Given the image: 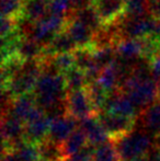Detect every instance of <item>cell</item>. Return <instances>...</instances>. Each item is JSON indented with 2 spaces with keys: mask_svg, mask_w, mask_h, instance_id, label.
<instances>
[{
  "mask_svg": "<svg viewBox=\"0 0 160 161\" xmlns=\"http://www.w3.org/2000/svg\"><path fill=\"white\" fill-rule=\"evenodd\" d=\"M66 108L67 114L79 122L87 117L97 115L86 89L68 92L66 99Z\"/></svg>",
  "mask_w": 160,
  "mask_h": 161,
  "instance_id": "obj_5",
  "label": "cell"
},
{
  "mask_svg": "<svg viewBox=\"0 0 160 161\" xmlns=\"http://www.w3.org/2000/svg\"><path fill=\"white\" fill-rule=\"evenodd\" d=\"M1 135L3 139V150H11L25 140V124L12 114L3 111L1 117Z\"/></svg>",
  "mask_w": 160,
  "mask_h": 161,
  "instance_id": "obj_4",
  "label": "cell"
},
{
  "mask_svg": "<svg viewBox=\"0 0 160 161\" xmlns=\"http://www.w3.org/2000/svg\"><path fill=\"white\" fill-rule=\"evenodd\" d=\"M157 32L160 34V19L157 20Z\"/></svg>",
  "mask_w": 160,
  "mask_h": 161,
  "instance_id": "obj_35",
  "label": "cell"
},
{
  "mask_svg": "<svg viewBox=\"0 0 160 161\" xmlns=\"http://www.w3.org/2000/svg\"><path fill=\"white\" fill-rule=\"evenodd\" d=\"M65 81H66V88L67 91H77V90L86 89L88 85L87 78H86V75L80 68L74 67L69 70L68 72L64 75Z\"/></svg>",
  "mask_w": 160,
  "mask_h": 161,
  "instance_id": "obj_23",
  "label": "cell"
},
{
  "mask_svg": "<svg viewBox=\"0 0 160 161\" xmlns=\"http://www.w3.org/2000/svg\"><path fill=\"white\" fill-rule=\"evenodd\" d=\"M88 145L89 144H88L87 137L83 134V131L78 127L63 144V150H64L66 160L68 158L73 157L76 153H78L82 149H85Z\"/></svg>",
  "mask_w": 160,
  "mask_h": 161,
  "instance_id": "obj_17",
  "label": "cell"
},
{
  "mask_svg": "<svg viewBox=\"0 0 160 161\" xmlns=\"http://www.w3.org/2000/svg\"><path fill=\"white\" fill-rule=\"evenodd\" d=\"M43 48L44 46L31 40L28 36H24L18 47L17 55L24 62L39 59L43 56Z\"/></svg>",
  "mask_w": 160,
  "mask_h": 161,
  "instance_id": "obj_18",
  "label": "cell"
},
{
  "mask_svg": "<svg viewBox=\"0 0 160 161\" xmlns=\"http://www.w3.org/2000/svg\"><path fill=\"white\" fill-rule=\"evenodd\" d=\"M65 32L71 37V40L75 42L77 48L81 47H91L92 36L93 31L90 30L87 25L74 18L70 14L67 17L66 25H65Z\"/></svg>",
  "mask_w": 160,
  "mask_h": 161,
  "instance_id": "obj_13",
  "label": "cell"
},
{
  "mask_svg": "<svg viewBox=\"0 0 160 161\" xmlns=\"http://www.w3.org/2000/svg\"><path fill=\"white\" fill-rule=\"evenodd\" d=\"M92 1L93 0H70V3L74 7V10H76V9H80L83 8V7L90 6Z\"/></svg>",
  "mask_w": 160,
  "mask_h": 161,
  "instance_id": "obj_32",
  "label": "cell"
},
{
  "mask_svg": "<svg viewBox=\"0 0 160 161\" xmlns=\"http://www.w3.org/2000/svg\"><path fill=\"white\" fill-rule=\"evenodd\" d=\"M146 1L147 0H125L126 15L127 17H143L146 15Z\"/></svg>",
  "mask_w": 160,
  "mask_h": 161,
  "instance_id": "obj_28",
  "label": "cell"
},
{
  "mask_svg": "<svg viewBox=\"0 0 160 161\" xmlns=\"http://www.w3.org/2000/svg\"><path fill=\"white\" fill-rule=\"evenodd\" d=\"M96 147H92L88 145L85 149H82L78 153L74 155L73 157L68 158L66 161H92V156H93V151Z\"/></svg>",
  "mask_w": 160,
  "mask_h": 161,
  "instance_id": "obj_29",
  "label": "cell"
},
{
  "mask_svg": "<svg viewBox=\"0 0 160 161\" xmlns=\"http://www.w3.org/2000/svg\"><path fill=\"white\" fill-rule=\"evenodd\" d=\"M92 161H121V158L114 146V142L110 139L94 148Z\"/></svg>",
  "mask_w": 160,
  "mask_h": 161,
  "instance_id": "obj_24",
  "label": "cell"
},
{
  "mask_svg": "<svg viewBox=\"0 0 160 161\" xmlns=\"http://www.w3.org/2000/svg\"><path fill=\"white\" fill-rule=\"evenodd\" d=\"M116 56L121 59L135 62L143 55V40L125 38L122 40L115 48Z\"/></svg>",
  "mask_w": 160,
  "mask_h": 161,
  "instance_id": "obj_15",
  "label": "cell"
},
{
  "mask_svg": "<svg viewBox=\"0 0 160 161\" xmlns=\"http://www.w3.org/2000/svg\"><path fill=\"white\" fill-rule=\"evenodd\" d=\"M111 140L114 142L121 161H130L146 157L155 148L156 138L144 129L135 126L128 134Z\"/></svg>",
  "mask_w": 160,
  "mask_h": 161,
  "instance_id": "obj_1",
  "label": "cell"
},
{
  "mask_svg": "<svg viewBox=\"0 0 160 161\" xmlns=\"http://www.w3.org/2000/svg\"><path fill=\"white\" fill-rule=\"evenodd\" d=\"M45 63L47 66L53 68L57 72L62 75H65L68 72L71 68L76 66L75 57L73 53H64V54H57L53 57L45 58Z\"/></svg>",
  "mask_w": 160,
  "mask_h": 161,
  "instance_id": "obj_22",
  "label": "cell"
},
{
  "mask_svg": "<svg viewBox=\"0 0 160 161\" xmlns=\"http://www.w3.org/2000/svg\"><path fill=\"white\" fill-rule=\"evenodd\" d=\"M136 127L147 131L155 138L160 136V102L157 101L144 111L136 119Z\"/></svg>",
  "mask_w": 160,
  "mask_h": 161,
  "instance_id": "obj_14",
  "label": "cell"
},
{
  "mask_svg": "<svg viewBox=\"0 0 160 161\" xmlns=\"http://www.w3.org/2000/svg\"><path fill=\"white\" fill-rule=\"evenodd\" d=\"M98 119L109 134L110 139H115L132 131L136 126V119L122 115L110 113L107 111L98 113Z\"/></svg>",
  "mask_w": 160,
  "mask_h": 161,
  "instance_id": "obj_6",
  "label": "cell"
},
{
  "mask_svg": "<svg viewBox=\"0 0 160 161\" xmlns=\"http://www.w3.org/2000/svg\"><path fill=\"white\" fill-rule=\"evenodd\" d=\"M77 122L68 114H64L51 121L48 139L63 145L65 140L77 129Z\"/></svg>",
  "mask_w": 160,
  "mask_h": 161,
  "instance_id": "obj_11",
  "label": "cell"
},
{
  "mask_svg": "<svg viewBox=\"0 0 160 161\" xmlns=\"http://www.w3.org/2000/svg\"><path fill=\"white\" fill-rule=\"evenodd\" d=\"M40 158L44 161H66L63 150V145L57 144L51 139H45L37 145Z\"/></svg>",
  "mask_w": 160,
  "mask_h": 161,
  "instance_id": "obj_19",
  "label": "cell"
},
{
  "mask_svg": "<svg viewBox=\"0 0 160 161\" xmlns=\"http://www.w3.org/2000/svg\"><path fill=\"white\" fill-rule=\"evenodd\" d=\"M78 127L83 131L88 139V144L92 147H98L110 140V136L99 121L98 115L87 117L78 123Z\"/></svg>",
  "mask_w": 160,
  "mask_h": 161,
  "instance_id": "obj_10",
  "label": "cell"
},
{
  "mask_svg": "<svg viewBox=\"0 0 160 161\" xmlns=\"http://www.w3.org/2000/svg\"><path fill=\"white\" fill-rule=\"evenodd\" d=\"M71 15L77 20H79L80 22H82L85 25H87L93 32H96L97 30H99L102 26L100 19H99L98 14L96 13L91 4L80 9H76V10L73 9Z\"/></svg>",
  "mask_w": 160,
  "mask_h": 161,
  "instance_id": "obj_21",
  "label": "cell"
},
{
  "mask_svg": "<svg viewBox=\"0 0 160 161\" xmlns=\"http://www.w3.org/2000/svg\"><path fill=\"white\" fill-rule=\"evenodd\" d=\"M86 90L88 92V96L90 97V101L92 103L94 111H96L97 115L100 113L101 111L104 110L105 103H107L108 97L110 93H108L98 83V81H93L87 85Z\"/></svg>",
  "mask_w": 160,
  "mask_h": 161,
  "instance_id": "obj_20",
  "label": "cell"
},
{
  "mask_svg": "<svg viewBox=\"0 0 160 161\" xmlns=\"http://www.w3.org/2000/svg\"><path fill=\"white\" fill-rule=\"evenodd\" d=\"M44 68L42 57L39 59L28 60L23 64L20 70L2 87V90L9 92L15 99L24 94L33 93L35 86Z\"/></svg>",
  "mask_w": 160,
  "mask_h": 161,
  "instance_id": "obj_2",
  "label": "cell"
},
{
  "mask_svg": "<svg viewBox=\"0 0 160 161\" xmlns=\"http://www.w3.org/2000/svg\"><path fill=\"white\" fill-rule=\"evenodd\" d=\"M40 108H41L37 105L36 101H35L34 94L30 93L13 99L10 106L3 111H10L14 116H17L18 119H20L25 124L39 112Z\"/></svg>",
  "mask_w": 160,
  "mask_h": 161,
  "instance_id": "obj_12",
  "label": "cell"
},
{
  "mask_svg": "<svg viewBox=\"0 0 160 161\" xmlns=\"http://www.w3.org/2000/svg\"><path fill=\"white\" fill-rule=\"evenodd\" d=\"M155 148H157L160 150V136L156 137V142H155Z\"/></svg>",
  "mask_w": 160,
  "mask_h": 161,
  "instance_id": "obj_33",
  "label": "cell"
},
{
  "mask_svg": "<svg viewBox=\"0 0 160 161\" xmlns=\"http://www.w3.org/2000/svg\"><path fill=\"white\" fill-rule=\"evenodd\" d=\"M119 24L123 40H143L157 32V21L148 14L143 17H127L125 14L119 21Z\"/></svg>",
  "mask_w": 160,
  "mask_h": 161,
  "instance_id": "obj_3",
  "label": "cell"
},
{
  "mask_svg": "<svg viewBox=\"0 0 160 161\" xmlns=\"http://www.w3.org/2000/svg\"><path fill=\"white\" fill-rule=\"evenodd\" d=\"M49 116L41 108L34 117L25 123V140L34 145H40L48 138L51 127Z\"/></svg>",
  "mask_w": 160,
  "mask_h": 161,
  "instance_id": "obj_8",
  "label": "cell"
},
{
  "mask_svg": "<svg viewBox=\"0 0 160 161\" xmlns=\"http://www.w3.org/2000/svg\"><path fill=\"white\" fill-rule=\"evenodd\" d=\"M158 101L160 102V83H159V87H158Z\"/></svg>",
  "mask_w": 160,
  "mask_h": 161,
  "instance_id": "obj_36",
  "label": "cell"
},
{
  "mask_svg": "<svg viewBox=\"0 0 160 161\" xmlns=\"http://www.w3.org/2000/svg\"><path fill=\"white\" fill-rule=\"evenodd\" d=\"M93 60L101 68H105L110 66L116 59V51L114 47H105V48L93 49L92 53Z\"/></svg>",
  "mask_w": 160,
  "mask_h": 161,
  "instance_id": "obj_26",
  "label": "cell"
},
{
  "mask_svg": "<svg viewBox=\"0 0 160 161\" xmlns=\"http://www.w3.org/2000/svg\"><path fill=\"white\" fill-rule=\"evenodd\" d=\"M49 0H24L22 19L30 24L40 21L48 13Z\"/></svg>",
  "mask_w": 160,
  "mask_h": 161,
  "instance_id": "obj_16",
  "label": "cell"
},
{
  "mask_svg": "<svg viewBox=\"0 0 160 161\" xmlns=\"http://www.w3.org/2000/svg\"><path fill=\"white\" fill-rule=\"evenodd\" d=\"M2 161H24V160L18 153L17 150L11 149V150H3V153H2Z\"/></svg>",
  "mask_w": 160,
  "mask_h": 161,
  "instance_id": "obj_31",
  "label": "cell"
},
{
  "mask_svg": "<svg viewBox=\"0 0 160 161\" xmlns=\"http://www.w3.org/2000/svg\"><path fill=\"white\" fill-rule=\"evenodd\" d=\"M91 6L103 26L116 23L126 14L125 0H93Z\"/></svg>",
  "mask_w": 160,
  "mask_h": 161,
  "instance_id": "obj_7",
  "label": "cell"
},
{
  "mask_svg": "<svg viewBox=\"0 0 160 161\" xmlns=\"http://www.w3.org/2000/svg\"><path fill=\"white\" fill-rule=\"evenodd\" d=\"M24 0H1V15L20 21L22 19Z\"/></svg>",
  "mask_w": 160,
  "mask_h": 161,
  "instance_id": "obj_25",
  "label": "cell"
},
{
  "mask_svg": "<svg viewBox=\"0 0 160 161\" xmlns=\"http://www.w3.org/2000/svg\"><path fill=\"white\" fill-rule=\"evenodd\" d=\"M130 161H147V158H146V157L137 158V159H133V160H130Z\"/></svg>",
  "mask_w": 160,
  "mask_h": 161,
  "instance_id": "obj_34",
  "label": "cell"
},
{
  "mask_svg": "<svg viewBox=\"0 0 160 161\" xmlns=\"http://www.w3.org/2000/svg\"><path fill=\"white\" fill-rule=\"evenodd\" d=\"M70 0H49L48 2V13L55 15H62V17H68L73 10H71Z\"/></svg>",
  "mask_w": 160,
  "mask_h": 161,
  "instance_id": "obj_27",
  "label": "cell"
},
{
  "mask_svg": "<svg viewBox=\"0 0 160 161\" xmlns=\"http://www.w3.org/2000/svg\"><path fill=\"white\" fill-rule=\"evenodd\" d=\"M103 111L135 119H137L139 114V112L135 108L134 104L132 103V101L126 97V94H124L120 90H116V91L109 94Z\"/></svg>",
  "mask_w": 160,
  "mask_h": 161,
  "instance_id": "obj_9",
  "label": "cell"
},
{
  "mask_svg": "<svg viewBox=\"0 0 160 161\" xmlns=\"http://www.w3.org/2000/svg\"><path fill=\"white\" fill-rule=\"evenodd\" d=\"M146 11L149 17L157 20L160 19V0H147L146 1Z\"/></svg>",
  "mask_w": 160,
  "mask_h": 161,
  "instance_id": "obj_30",
  "label": "cell"
}]
</instances>
